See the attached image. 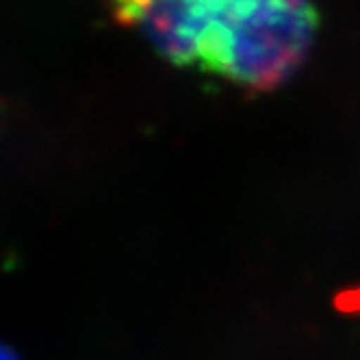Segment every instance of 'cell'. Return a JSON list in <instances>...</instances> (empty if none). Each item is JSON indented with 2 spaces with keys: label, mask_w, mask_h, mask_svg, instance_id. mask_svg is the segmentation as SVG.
Listing matches in <instances>:
<instances>
[{
  "label": "cell",
  "mask_w": 360,
  "mask_h": 360,
  "mask_svg": "<svg viewBox=\"0 0 360 360\" xmlns=\"http://www.w3.org/2000/svg\"><path fill=\"white\" fill-rule=\"evenodd\" d=\"M0 360H24V358L20 356V352L13 345L0 339Z\"/></svg>",
  "instance_id": "2"
},
{
  "label": "cell",
  "mask_w": 360,
  "mask_h": 360,
  "mask_svg": "<svg viewBox=\"0 0 360 360\" xmlns=\"http://www.w3.org/2000/svg\"><path fill=\"white\" fill-rule=\"evenodd\" d=\"M113 18L139 27L161 57L274 91L308 57L319 15L311 0H111Z\"/></svg>",
  "instance_id": "1"
}]
</instances>
